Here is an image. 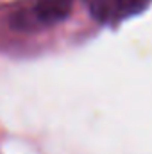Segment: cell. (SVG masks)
I'll use <instances>...</instances> for the list:
<instances>
[{
    "instance_id": "obj_2",
    "label": "cell",
    "mask_w": 152,
    "mask_h": 154,
    "mask_svg": "<svg viewBox=\"0 0 152 154\" xmlns=\"http://www.w3.org/2000/svg\"><path fill=\"white\" fill-rule=\"evenodd\" d=\"M150 0H88L90 13L97 22H120L140 14L149 7Z\"/></svg>"
},
{
    "instance_id": "obj_1",
    "label": "cell",
    "mask_w": 152,
    "mask_h": 154,
    "mask_svg": "<svg viewBox=\"0 0 152 154\" xmlns=\"http://www.w3.org/2000/svg\"><path fill=\"white\" fill-rule=\"evenodd\" d=\"M74 0H34L32 7L20 11L13 16V27L16 29H34L47 27L63 22L72 13Z\"/></svg>"
}]
</instances>
